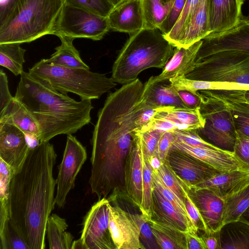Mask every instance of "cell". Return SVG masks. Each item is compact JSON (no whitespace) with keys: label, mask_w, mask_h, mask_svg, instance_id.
<instances>
[{"label":"cell","mask_w":249,"mask_h":249,"mask_svg":"<svg viewBox=\"0 0 249 249\" xmlns=\"http://www.w3.org/2000/svg\"><path fill=\"white\" fill-rule=\"evenodd\" d=\"M230 110L236 131L249 136V100L245 89H212Z\"/></svg>","instance_id":"603a6c76"},{"label":"cell","mask_w":249,"mask_h":249,"mask_svg":"<svg viewBox=\"0 0 249 249\" xmlns=\"http://www.w3.org/2000/svg\"><path fill=\"white\" fill-rule=\"evenodd\" d=\"M68 4L86 9L107 17L114 6L109 0H64Z\"/></svg>","instance_id":"f35d334b"},{"label":"cell","mask_w":249,"mask_h":249,"mask_svg":"<svg viewBox=\"0 0 249 249\" xmlns=\"http://www.w3.org/2000/svg\"><path fill=\"white\" fill-rule=\"evenodd\" d=\"M175 139V136L171 131H164L162 133L154 154L158 157L162 162L166 160Z\"/></svg>","instance_id":"7dc6e473"},{"label":"cell","mask_w":249,"mask_h":249,"mask_svg":"<svg viewBox=\"0 0 249 249\" xmlns=\"http://www.w3.org/2000/svg\"><path fill=\"white\" fill-rule=\"evenodd\" d=\"M108 226L116 249H144L134 214L118 206H109Z\"/></svg>","instance_id":"7c38bea8"},{"label":"cell","mask_w":249,"mask_h":249,"mask_svg":"<svg viewBox=\"0 0 249 249\" xmlns=\"http://www.w3.org/2000/svg\"><path fill=\"white\" fill-rule=\"evenodd\" d=\"M152 179L153 187L157 189L162 196L169 201L178 212L190 221L184 202L166 186L156 170H153Z\"/></svg>","instance_id":"74e56055"},{"label":"cell","mask_w":249,"mask_h":249,"mask_svg":"<svg viewBox=\"0 0 249 249\" xmlns=\"http://www.w3.org/2000/svg\"><path fill=\"white\" fill-rule=\"evenodd\" d=\"M18 0H0V24L7 18Z\"/></svg>","instance_id":"db71d44e"},{"label":"cell","mask_w":249,"mask_h":249,"mask_svg":"<svg viewBox=\"0 0 249 249\" xmlns=\"http://www.w3.org/2000/svg\"><path fill=\"white\" fill-rule=\"evenodd\" d=\"M28 73L33 77L47 82L58 91L78 95L81 99H97L117 84L105 74L90 69L73 68L56 65L42 59Z\"/></svg>","instance_id":"5b68a950"},{"label":"cell","mask_w":249,"mask_h":249,"mask_svg":"<svg viewBox=\"0 0 249 249\" xmlns=\"http://www.w3.org/2000/svg\"><path fill=\"white\" fill-rule=\"evenodd\" d=\"M20 76L14 97L37 122L40 142L58 135L74 133L90 122L91 100L75 101L28 72L23 71Z\"/></svg>","instance_id":"7a4b0ae2"},{"label":"cell","mask_w":249,"mask_h":249,"mask_svg":"<svg viewBox=\"0 0 249 249\" xmlns=\"http://www.w3.org/2000/svg\"><path fill=\"white\" fill-rule=\"evenodd\" d=\"M172 0H161V1L163 3H168L169 2H170V1H171Z\"/></svg>","instance_id":"91938a15"},{"label":"cell","mask_w":249,"mask_h":249,"mask_svg":"<svg viewBox=\"0 0 249 249\" xmlns=\"http://www.w3.org/2000/svg\"><path fill=\"white\" fill-rule=\"evenodd\" d=\"M56 157L49 141L41 142L30 148L11 178L10 224L29 249L45 248L47 220L55 205L53 168Z\"/></svg>","instance_id":"6da1fadb"},{"label":"cell","mask_w":249,"mask_h":249,"mask_svg":"<svg viewBox=\"0 0 249 249\" xmlns=\"http://www.w3.org/2000/svg\"><path fill=\"white\" fill-rule=\"evenodd\" d=\"M249 184V167L214 175L195 186L208 189L222 199Z\"/></svg>","instance_id":"7402d4cb"},{"label":"cell","mask_w":249,"mask_h":249,"mask_svg":"<svg viewBox=\"0 0 249 249\" xmlns=\"http://www.w3.org/2000/svg\"><path fill=\"white\" fill-rule=\"evenodd\" d=\"M13 174L12 168L0 159V232L10 222V189Z\"/></svg>","instance_id":"d6a6232c"},{"label":"cell","mask_w":249,"mask_h":249,"mask_svg":"<svg viewBox=\"0 0 249 249\" xmlns=\"http://www.w3.org/2000/svg\"><path fill=\"white\" fill-rule=\"evenodd\" d=\"M87 158L86 148L72 134L68 135L56 179L57 190L54 200L58 208H63L65 206L67 196L74 188L76 178Z\"/></svg>","instance_id":"9c48e42d"},{"label":"cell","mask_w":249,"mask_h":249,"mask_svg":"<svg viewBox=\"0 0 249 249\" xmlns=\"http://www.w3.org/2000/svg\"><path fill=\"white\" fill-rule=\"evenodd\" d=\"M3 121L13 124L25 134L36 136L40 141V132L37 122L26 108L14 97L4 109L0 112V122Z\"/></svg>","instance_id":"d4e9b609"},{"label":"cell","mask_w":249,"mask_h":249,"mask_svg":"<svg viewBox=\"0 0 249 249\" xmlns=\"http://www.w3.org/2000/svg\"><path fill=\"white\" fill-rule=\"evenodd\" d=\"M170 131L174 135L176 140L191 146L205 148H218L202 139L199 135L197 129H175Z\"/></svg>","instance_id":"ab89813d"},{"label":"cell","mask_w":249,"mask_h":249,"mask_svg":"<svg viewBox=\"0 0 249 249\" xmlns=\"http://www.w3.org/2000/svg\"><path fill=\"white\" fill-rule=\"evenodd\" d=\"M200 0H186L179 18L171 31L164 35L174 47H178L184 36Z\"/></svg>","instance_id":"d590c367"},{"label":"cell","mask_w":249,"mask_h":249,"mask_svg":"<svg viewBox=\"0 0 249 249\" xmlns=\"http://www.w3.org/2000/svg\"><path fill=\"white\" fill-rule=\"evenodd\" d=\"M13 98L9 89L7 76L1 69L0 71V112L4 109Z\"/></svg>","instance_id":"c3c4849f"},{"label":"cell","mask_w":249,"mask_h":249,"mask_svg":"<svg viewBox=\"0 0 249 249\" xmlns=\"http://www.w3.org/2000/svg\"><path fill=\"white\" fill-rule=\"evenodd\" d=\"M142 159L143 170L142 196L141 204L139 208L142 216L149 221L152 219L153 214V169L142 151Z\"/></svg>","instance_id":"e575fe53"},{"label":"cell","mask_w":249,"mask_h":249,"mask_svg":"<svg viewBox=\"0 0 249 249\" xmlns=\"http://www.w3.org/2000/svg\"><path fill=\"white\" fill-rule=\"evenodd\" d=\"M134 216L140 228L141 240L145 249H160L156 241L148 221L142 214H134Z\"/></svg>","instance_id":"b9f144b4"},{"label":"cell","mask_w":249,"mask_h":249,"mask_svg":"<svg viewBox=\"0 0 249 249\" xmlns=\"http://www.w3.org/2000/svg\"><path fill=\"white\" fill-rule=\"evenodd\" d=\"M170 149L182 152L207 164L218 172L249 167L242 162L234 152L219 148L193 146L175 139Z\"/></svg>","instance_id":"5bb4252c"},{"label":"cell","mask_w":249,"mask_h":249,"mask_svg":"<svg viewBox=\"0 0 249 249\" xmlns=\"http://www.w3.org/2000/svg\"><path fill=\"white\" fill-rule=\"evenodd\" d=\"M156 171L166 186L184 203L187 186L175 173L167 159Z\"/></svg>","instance_id":"8d00e7d4"},{"label":"cell","mask_w":249,"mask_h":249,"mask_svg":"<svg viewBox=\"0 0 249 249\" xmlns=\"http://www.w3.org/2000/svg\"><path fill=\"white\" fill-rule=\"evenodd\" d=\"M243 4L240 0H209L211 34L223 32L234 27L242 16Z\"/></svg>","instance_id":"44dd1931"},{"label":"cell","mask_w":249,"mask_h":249,"mask_svg":"<svg viewBox=\"0 0 249 249\" xmlns=\"http://www.w3.org/2000/svg\"><path fill=\"white\" fill-rule=\"evenodd\" d=\"M111 3L115 6L123 1L124 0H109Z\"/></svg>","instance_id":"6f0895ef"},{"label":"cell","mask_w":249,"mask_h":249,"mask_svg":"<svg viewBox=\"0 0 249 249\" xmlns=\"http://www.w3.org/2000/svg\"><path fill=\"white\" fill-rule=\"evenodd\" d=\"M186 0H175L167 16L161 24L159 30L164 35L168 34L180 17L183 11Z\"/></svg>","instance_id":"7bdbcfd3"},{"label":"cell","mask_w":249,"mask_h":249,"mask_svg":"<svg viewBox=\"0 0 249 249\" xmlns=\"http://www.w3.org/2000/svg\"><path fill=\"white\" fill-rule=\"evenodd\" d=\"M175 0L163 3L161 0H141L145 29H159L169 14Z\"/></svg>","instance_id":"1f68e13d"},{"label":"cell","mask_w":249,"mask_h":249,"mask_svg":"<svg viewBox=\"0 0 249 249\" xmlns=\"http://www.w3.org/2000/svg\"><path fill=\"white\" fill-rule=\"evenodd\" d=\"M148 222L160 249H187L183 231L153 219Z\"/></svg>","instance_id":"4316f807"},{"label":"cell","mask_w":249,"mask_h":249,"mask_svg":"<svg viewBox=\"0 0 249 249\" xmlns=\"http://www.w3.org/2000/svg\"><path fill=\"white\" fill-rule=\"evenodd\" d=\"M147 159V158H146ZM153 170H158L163 162L155 155H153L149 159H147Z\"/></svg>","instance_id":"11a10c76"},{"label":"cell","mask_w":249,"mask_h":249,"mask_svg":"<svg viewBox=\"0 0 249 249\" xmlns=\"http://www.w3.org/2000/svg\"><path fill=\"white\" fill-rule=\"evenodd\" d=\"M110 30L107 17L65 3L53 35L98 41Z\"/></svg>","instance_id":"ba28073f"},{"label":"cell","mask_w":249,"mask_h":249,"mask_svg":"<svg viewBox=\"0 0 249 249\" xmlns=\"http://www.w3.org/2000/svg\"><path fill=\"white\" fill-rule=\"evenodd\" d=\"M243 3H244V1L246 0H240Z\"/></svg>","instance_id":"94428289"},{"label":"cell","mask_w":249,"mask_h":249,"mask_svg":"<svg viewBox=\"0 0 249 249\" xmlns=\"http://www.w3.org/2000/svg\"><path fill=\"white\" fill-rule=\"evenodd\" d=\"M227 51L249 54V18L242 16L238 23L230 30L211 34L203 38L196 63L215 53Z\"/></svg>","instance_id":"8fae6325"},{"label":"cell","mask_w":249,"mask_h":249,"mask_svg":"<svg viewBox=\"0 0 249 249\" xmlns=\"http://www.w3.org/2000/svg\"><path fill=\"white\" fill-rule=\"evenodd\" d=\"M185 237L187 249H207L206 246L198 231L189 230L183 231Z\"/></svg>","instance_id":"f907efd6"},{"label":"cell","mask_w":249,"mask_h":249,"mask_svg":"<svg viewBox=\"0 0 249 249\" xmlns=\"http://www.w3.org/2000/svg\"><path fill=\"white\" fill-rule=\"evenodd\" d=\"M175 47L159 29H142L130 34L113 63L111 78L124 85L136 80L144 70L163 69Z\"/></svg>","instance_id":"3957f363"},{"label":"cell","mask_w":249,"mask_h":249,"mask_svg":"<svg viewBox=\"0 0 249 249\" xmlns=\"http://www.w3.org/2000/svg\"><path fill=\"white\" fill-rule=\"evenodd\" d=\"M110 30L129 35L143 29L141 0H124L115 6L107 16Z\"/></svg>","instance_id":"e0dca14e"},{"label":"cell","mask_w":249,"mask_h":249,"mask_svg":"<svg viewBox=\"0 0 249 249\" xmlns=\"http://www.w3.org/2000/svg\"><path fill=\"white\" fill-rule=\"evenodd\" d=\"M68 225L65 219L56 214L48 217L46 235L50 249H71L73 236L66 231Z\"/></svg>","instance_id":"f546056e"},{"label":"cell","mask_w":249,"mask_h":249,"mask_svg":"<svg viewBox=\"0 0 249 249\" xmlns=\"http://www.w3.org/2000/svg\"><path fill=\"white\" fill-rule=\"evenodd\" d=\"M202 44V40L198 41L188 48L175 47L173 54L159 75L151 76L147 81L152 83L169 80L179 76H185L195 68L196 58Z\"/></svg>","instance_id":"ffe728a7"},{"label":"cell","mask_w":249,"mask_h":249,"mask_svg":"<svg viewBox=\"0 0 249 249\" xmlns=\"http://www.w3.org/2000/svg\"><path fill=\"white\" fill-rule=\"evenodd\" d=\"M201 98L199 112L205 121L199 135L215 147L234 152L237 134L231 113L212 89L197 91Z\"/></svg>","instance_id":"8992f818"},{"label":"cell","mask_w":249,"mask_h":249,"mask_svg":"<svg viewBox=\"0 0 249 249\" xmlns=\"http://www.w3.org/2000/svg\"><path fill=\"white\" fill-rule=\"evenodd\" d=\"M30 147L25 134L11 123L0 122V159L13 170L21 168Z\"/></svg>","instance_id":"4fadbf2b"},{"label":"cell","mask_w":249,"mask_h":249,"mask_svg":"<svg viewBox=\"0 0 249 249\" xmlns=\"http://www.w3.org/2000/svg\"><path fill=\"white\" fill-rule=\"evenodd\" d=\"M219 236L220 249H249V224L241 220L224 226Z\"/></svg>","instance_id":"484cf974"},{"label":"cell","mask_w":249,"mask_h":249,"mask_svg":"<svg viewBox=\"0 0 249 249\" xmlns=\"http://www.w3.org/2000/svg\"><path fill=\"white\" fill-rule=\"evenodd\" d=\"M177 92L182 101L189 108L195 109L199 107L201 100L197 92L194 94L184 90H178Z\"/></svg>","instance_id":"816d5d0a"},{"label":"cell","mask_w":249,"mask_h":249,"mask_svg":"<svg viewBox=\"0 0 249 249\" xmlns=\"http://www.w3.org/2000/svg\"><path fill=\"white\" fill-rule=\"evenodd\" d=\"M187 189L212 177L217 172L207 164L180 151L170 149L166 158Z\"/></svg>","instance_id":"9a60e30c"},{"label":"cell","mask_w":249,"mask_h":249,"mask_svg":"<svg viewBox=\"0 0 249 249\" xmlns=\"http://www.w3.org/2000/svg\"><path fill=\"white\" fill-rule=\"evenodd\" d=\"M184 204L188 217L194 228L198 231H204L208 230L198 209L189 196L187 192L184 199Z\"/></svg>","instance_id":"f6af8a7d"},{"label":"cell","mask_w":249,"mask_h":249,"mask_svg":"<svg viewBox=\"0 0 249 249\" xmlns=\"http://www.w3.org/2000/svg\"><path fill=\"white\" fill-rule=\"evenodd\" d=\"M175 129H185L182 125L174 121L162 118L154 117L147 124L137 130L136 132L154 129L162 131H170Z\"/></svg>","instance_id":"ee69618b"},{"label":"cell","mask_w":249,"mask_h":249,"mask_svg":"<svg viewBox=\"0 0 249 249\" xmlns=\"http://www.w3.org/2000/svg\"><path fill=\"white\" fill-rule=\"evenodd\" d=\"M163 132L154 129L137 132L140 138L142 152L146 158L149 159L154 155Z\"/></svg>","instance_id":"60d3db41"},{"label":"cell","mask_w":249,"mask_h":249,"mask_svg":"<svg viewBox=\"0 0 249 249\" xmlns=\"http://www.w3.org/2000/svg\"><path fill=\"white\" fill-rule=\"evenodd\" d=\"M110 205L108 199L103 197L92 206L84 217L79 239L85 249H116L109 229Z\"/></svg>","instance_id":"30bf717a"},{"label":"cell","mask_w":249,"mask_h":249,"mask_svg":"<svg viewBox=\"0 0 249 249\" xmlns=\"http://www.w3.org/2000/svg\"><path fill=\"white\" fill-rule=\"evenodd\" d=\"M64 0H18L0 24V44L29 43L54 30Z\"/></svg>","instance_id":"277c9868"},{"label":"cell","mask_w":249,"mask_h":249,"mask_svg":"<svg viewBox=\"0 0 249 249\" xmlns=\"http://www.w3.org/2000/svg\"><path fill=\"white\" fill-rule=\"evenodd\" d=\"M142 173L141 141L136 132L135 140L125 162L124 184L127 197L138 207L142 202Z\"/></svg>","instance_id":"d6986e66"},{"label":"cell","mask_w":249,"mask_h":249,"mask_svg":"<svg viewBox=\"0 0 249 249\" xmlns=\"http://www.w3.org/2000/svg\"><path fill=\"white\" fill-rule=\"evenodd\" d=\"M239 220H241L249 224V207L243 213Z\"/></svg>","instance_id":"9f6ffc18"},{"label":"cell","mask_w":249,"mask_h":249,"mask_svg":"<svg viewBox=\"0 0 249 249\" xmlns=\"http://www.w3.org/2000/svg\"><path fill=\"white\" fill-rule=\"evenodd\" d=\"M185 76L194 80L249 85V54L233 51L215 53L196 63Z\"/></svg>","instance_id":"52a82bcc"},{"label":"cell","mask_w":249,"mask_h":249,"mask_svg":"<svg viewBox=\"0 0 249 249\" xmlns=\"http://www.w3.org/2000/svg\"><path fill=\"white\" fill-rule=\"evenodd\" d=\"M20 44L18 43L0 44V65L16 76L20 75L24 71L23 65L26 50Z\"/></svg>","instance_id":"836d02e7"},{"label":"cell","mask_w":249,"mask_h":249,"mask_svg":"<svg viewBox=\"0 0 249 249\" xmlns=\"http://www.w3.org/2000/svg\"><path fill=\"white\" fill-rule=\"evenodd\" d=\"M152 219L169 225L182 231L194 230L198 232L191 222L178 212L154 187Z\"/></svg>","instance_id":"cb8c5ba5"},{"label":"cell","mask_w":249,"mask_h":249,"mask_svg":"<svg viewBox=\"0 0 249 249\" xmlns=\"http://www.w3.org/2000/svg\"><path fill=\"white\" fill-rule=\"evenodd\" d=\"M166 107L189 108L182 101L169 80L152 83L146 81L136 109L142 111Z\"/></svg>","instance_id":"2e32d148"},{"label":"cell","mask_w":249,"mask_h":249,"mask_svg":"<svg viewBox=\"0 0 249 249\" xmlns=\"http://www.w3.org/2000/svg\"><path fill=\"white\" fill-rule=\"evenodd\" d=\"M236 134L233 152L242 162L249 166V136L238 131Z\"/></svg>","instance_id":"bcb514c9"},{"label":"cell","mask_w":249,"mask_h":249,"mask_svg":"<svg viewBox=\"0 0 249 249\" xmlns=\"http://www.w3.org/2000/svg\"><path fill=\"white\" fill-rule=\"evenodd\" d=\"M155 117L174 121L182 125L185 129H197L203 127L205 124L199 107L191 109L173 107L159 112Z\"/></svg>","instance_id":"4dcf8cb0"},{"label":"cell","mask_w":249,"mask_h":249,"mask_svg":"<svg viewBox=\"0 0 249 249\" xmlns=\"http://www.w3.org/2000/svg\"><path fill=\"white\" fill-rule=\"evenodd\" d=\"M60 45L56 47L55 52L47 58L49 62L58 66L89 69V67L83 62L79 51L73 45L74 38L62 36L59 38Z\"/></svg>","instance_id":"f1b7e54d"},{"label":"cell","mask_w":249,"mask_h":249,"mask_svg":"<svg viewBox=\"0 0 249 249\" xmlns=\"http://www.w3.org/2000/svg\"><path fill=\"white\" fill-rule=\"evenodd\" d=\"M171 107H173L149 108L142 111L140 110V113L135 122L136 127V131L137 132V130L147 124L158 113Z\"/></svg>","instance_id":"681fc988"},{"label":"cell","mask_w":249,"mask_h":249,"mask_svg":"<svg viewBox=\"0 0 249 249\" xmlns=\"http://www.w3.org/2000/svg\"><path fill=\"white\" fill-rule=\"evenodd\" d=\"M187 193L198 209L208 230L219 231L224 207L223 199L206 188L190 187L187 189Z\"/></svg>","instance_id":"ac0fdd59"},{"label":"cell","mask_w":249,"mask_h":249,"mask_svg":"<svg viewBox=\"0 0 249 249\" xmlns=\"http://www.w3.org/2000/svg\"><path fill=\"white\" fill-rule=\"evenodd\" d=\"M207 249H220L219 231H213L207 230L200 236Z\"/></svg>","instance_id":"f5cc1de1"},{"label":"cell","mask_w":249,"mask_h":249,"mask_svg":"<svg viewBox=\"0 0 249 249\" xmlns=\"http://www.w3.org/2000/svg\"><path fill=\"white\" fill-rule=\"evenodd\" d=\"M223 200L224 207L221 229L228 223L238 221L249 207V184Z\"/></svg>","instance_id":"83f0119b"},{"label":"cell","mask_w":249,"mask_h":249,"mask_svg":"<svg viewBox=\"0 0 249 249\" xmlns=\"http://www.w3.org/2000/svg\"><path fill=\"white\" fill-rule=\"evenodd\" d=\"M245 94L247 99L249 100V89H245Z\"/></svg>","instance_id":"680465c9"}]
</instances>
